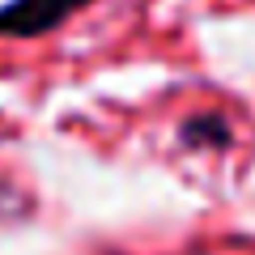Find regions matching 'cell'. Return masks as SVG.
I'll return each mask as SVG.
<instances>
[{"label": "cell", "instance_id": "6da1fadb", "mask_svg": "<svg viewBox=\"0 0 255 255\" xmlns=\"http://www.w3.org/2000/svg\"><path fill=\"white\" fill-rule=\"evenodd\" d=\"M94 0H4L0 4V38H43Z\"/></svg>", "mask_w": 255, "mask_h": 255}, {"label": "cell", "instance_id": "7a4b0ae2", "mask_svg": "<svg viewBox=\"0 0 255 255\" xmlns=\"http://www.w3.org/2000/svg\"><path fill=\"white\" fill-rule=\"evenodd\" d=\"M183 145H191V149H204V145L221 149V145H230L226 119H221V115H196V119H187V124H183Z\"/></svg>", "mask_w": 255, "mask_h": 255}]
</instances>
